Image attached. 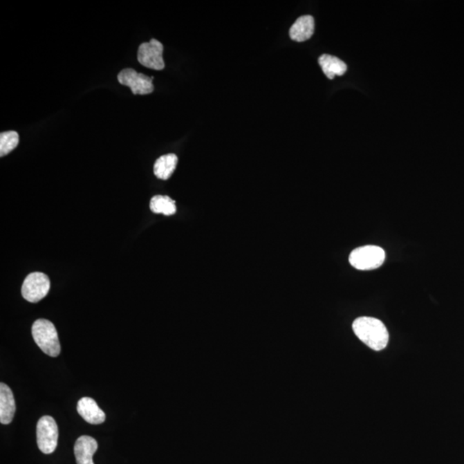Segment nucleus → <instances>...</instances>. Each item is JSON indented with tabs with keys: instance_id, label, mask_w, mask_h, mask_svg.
I'll return each mask as SVG.
<instances>
[{
	"instance_id": "9b49d317",
	"label": "nucleus",
	"mask_w": 464,
	"mask_h": 464,
	"mask_svg": "<svg viewBox=\"0 0 464 464\" xmlns=\"http://www.w3.org/2000/svg\"><path fill=\"white\" fill-rule=\"evenodd\" d=\"M315 31L313 17L307 15L299 17L290 27L289 35L292 40L302 42L309 40Z\"/></svg>"
},
{
	"instance_id": "1a4fd4ad",
	"label": "nucleus",
	"mask_w": 464,
	"mask_h": 464,
	"mask_svg": "<svg viewBox=\"0 0 464 464\" xmlns=\"http://www.w3.org/2000/svg\"><path fill=\"white\" fill-rule=\"evenodd\" d=\"M77 413L86 423L92 425L104 423L106 416L95 400L91 398H83L77 402Z\"/></svg>"
},
{
	"instance_id": "20e7f679",
	"label": "nucleus",
	"mask_w": 464,
	"mask_h": 464,
	"mask_svg": "<svg viewBox=\"0 0 464 464\" xmlns=\"http://www.w3.org/2000/svg\"><path fill=\"white\" fill-rule=\"evenodd\" d=\"M37 445L44 454H51L57 447L59 429L57 423L51 416L39 420L37 427Z\"/></svg>"
},
{
	"instance_id": "f03ea898",
	"label": "nucleus",
	"mask_w": 464,
	"mask_h": 464,
	"mask_svg": "<svg viewBox=\"0 0 464 464\" xmlns=\"http://www.w3.org/2000/svg\"><path fill=\"white\" fill-rule=\"evenodd\" d=\"M32 335L42 352L50 357H57L60 353V344L57 331L54 324L47 319H38L32 326Z\"/></svg>"
},
{
	"instance_id": "423d86ee",
	"label": "nucleus",
	"mask_w": 464,
	"mask_h": 464,
	"mask_svg": "<svg viewBox=\"0 0 464 464\" xmlns=\"http://www.w3.org/2000/svg\"><path fill=\"white\" fill-rule=\"evenodd\" d=\"M164 46L160 41L151 39L149 42L141 44L138 50V60L141 65L147 68L161 71L164 70L165 64L163 59Z\"/></svg>"
},
{
	"instance_id": "2eb2a0df",
	"label": "nucleus",
	"mask_w": 464,
	"mask_h": 464,
	"mask_svg": "<svg viewBox=\"0 0 464 464\" xmlns=\"http://www.w3.org/2000/svg\"><path fill=\"white\" fill-rule=\"evenodd\" d=\"M19 143V133L15 131H8L0 134V156L3 157L12 151Z\"/></svg>"
},
{
	"instance_id": "9d476101",
	"label": "nucleus",
	"mask_w": 464,
	"mask_h": 464,
	"mask_svg": "<svg viewBox=\"0 0 464 464\" xmlns=\"http://www.w3.org/2000/svg\"><path fill=\"white\" fill-rule=\"evenodd\" d=\"M16 412V402L13 393L3 382L0 384V423L8 425L12 423Z\"/></svg>"
},
{
	"instance_id": "f257e3e1",
	"label": "nucleus",
	"mask_w": 464,
	"mask_h": 464,
	"mask_svg": "<svg viewBox=\"0 0 464 464\" xmlns=\"http://www.w3.org/2000/svg\"><path fill=\"white\" fill-rule=\"evenodd\" d=\"M353 331L357 337L371 349L384 350L388 345L389 332L385 325L377 318L361 317L353 324Z\"/></svg>"
},
{
	"instance_id": "4468645a",
	"label": "nucleus",
	"mask_w": 464,
	"mask_h": 464,
	"mask_svg": "<svg viewBox=\"0 0 464 464\" xmlns=\"http://www.w3.org/2000/svg\"><path fill=\"white\" fill-rule=\"evenodd\" d=\"M150 208L154 214H161L165 216H171L176 212L175 201L169 196H164L152 197L150 201Z\"/></svg>"
},
{
	"instance_id": "0eeeda50",
	"label": "nucleus",
	"mask_w": 464,
	"mask_h": 464,
	"mask_svg": "<svg viewBox=\"0 0 464 464\" xmlns=\"http://www.w3.org/2000/svg\"><path fill=\"white\" fill-rule=\"evenodd\" d=\"M117 77H118L119 83L129 87L133 95H148L154 91V84H152L154 77L137 73L133 68L120 71Z\"/></svg>"
},
{
	"instance_id": "39448f33",
	"label": "nucleus",
	"mask_w": 464,
	"mask_h": 464,
	"mask_svg": "<svg viewBox=\"0 0 464 464\" xmlns=\"http://www.w3.org/2000/svg\"><path fill=\"white\" fill-rule=\"evenodd\" d=\"M50 290V281L44 272H35L27 276L22 286L24 299L37 303L44 299Z\"/></svg>"
},
{
	"instance_id": "ddd939ff",
	"label": "nucleus",
	"mask_w": 464,
	"mask_h": 464,
	"mask_svg": "<svg viewBox=\"0 0 464 464\" xmlns=\"http://www.w3.org/2000/svg\"><path fill=\"white\" fill-rule=\"evenodd\" d=\"M178 158L176 154H166L156 160L154 174L158 179L168 180L174 173Z\"/></svg>"
},
{
	"instance_id": "7ed1b4c3",
	"label": "nucleus",
	"mask_w": 464,
	"mask_h": 464,
	"mask_svg": "<svg viewBox=\"0 0 464 464\" xmlns=\"http://www.w3.org/2000/svg\"><path fill=\"white\" fill-rule=\"evenodd\" d=\"M385 252L381 247L366 245L357 248L349 256L350 264L358 270H373L385 261Z\"/></svg>"
},
{
	"instance_id": "f8f14e48",
	"label": "nucleus",
	"mask_w": 464,
	"mask_h": 464,
	"mask_svg": "<svg viewBox=\"0 0 464 464\" xmlns=\"http://www.w3.org/2000/svg\"><path fill=\"white\" fill-rule=\"evenodd\" d=\"M318 62H319L322 72L329 80L334 79L335 76L344 75L348 70L345 62L331 55H322L318 59Z\"/></svg>"
},
{
	"instance_id": "6e6552de",
	"label": "nucleus",
	"mask_w": 464,
	"mask_h": 464,
	"mask_svg": "<svg viewBox=\"0 0 464 464\" xmlns=\"http://www.w3.org/2000/svg\"><path fill=\"white\" fill-rule=\"evenodd\" d=\"M98 448V442L95 438L90 436H81L74 445L77 464H94L93 456Z\"/></svg>"
}]
</instances>
